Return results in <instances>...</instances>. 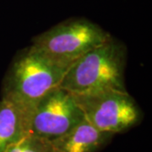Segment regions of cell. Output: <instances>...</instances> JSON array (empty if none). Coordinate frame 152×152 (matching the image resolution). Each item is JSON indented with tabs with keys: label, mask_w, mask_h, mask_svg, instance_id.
Instances as JSON below:
<instances>
[{
	"label": "cell",
	"mask_w": 152,
	"mask_h": 152,
	"mask_svg": "<svg viewBox=\"0 0 152 152\" xmlns=\"http://www.w3.org/2000/svg\"><path fill=\"white\" fill-rule=\"evenodd\" d=\"M66 71L31 47L23 49L15 56L6 74L2 99L19 109L29 127L38 102L48 91L59 86Z\"/></svg>",
	"instance_id": "cell-1"
},
{
	"label": "cell",
	"mask_w": 152,
	"mask_h": 152,
	"mask_svg": "<svg viewBox=\"0 0 152 152\" xmlns=\"http://www.w3.org/2000/svg\"><path fill=\"white\" fill-rule=\"evenodd\" d=\"M127 57L126 46L112 37L75 62L67 69L58 86L73 95L108 90L126 91Z\"/></svg>",
	"instance_id": "cell-2"
},
{
	"label": "cell",
	"mask_w": 152,
	"mask_h": 152,
	"mask_svg": "<svg viewBox=\"0 0 152 152\" xmlns=\"http://www.w3.org/2000/svg\"><path fill=\"white\" fill-rule=\"evenodd\" d=\"M112 37L99 25L86 18H71L32 39L30 46L61 68L68 69L89 51Z\"/></svg>",
	"instance_id": "cell-3"
},
{
	"label": "cell",
	"mask_w": 152,
	"mask_h": 152,
	"mask_svg": "<svg viewBox=\"0 0 152 152\" xmlns=\"http://www.w3.org/2000/svg\"><path fill=\"white\" fill-rule=\"evenodd\" d=\"M73 96L86 119L99 130L113 134L124 133L143 120L142 110L127 91L108 90Z\"/></svg>",
	"instance_id": "cell-4"
},
{
	"label": "cell",
	"mask_w": 152,
	"mask_h": 152,
	"mask_svg": "<svg viewBox=\"0 0 152 152\" xmlns=\"http://www.w3.org/2000/svg\"><path fill=\"white\" fill-rule=\"evenodd\" d=\"M70 92L59 86L51 89L38 102L28 127V134L53 141L85 119Z\"/></svg>",
	"instance_id": "cell-5"
},
{
	"label": "cell",
	"mask_w": 152,
	"mask_h": 152,
	"mask_svg": "<svg viewBox=\"0 0 152 152\" xmlns=\"http://www.w3.org/2000/svg\"><path fill=\"white\" fill-rule=\"evenodd\" d=\"M113 135L99 130L85 118L51 143L54 152H98L109 144Z\"/></svg>",
	"instance_id": "cell-6"
},
{
	"label": "cell",
	"mask_w": 152,
	"mask_h": 152,
	"mask_svg": "<svg viewBox=\"0 0 152 152\" xmlns=\"http://www.w3.org/2000/svg\"><path fill=\"white\" fill-rule=\"evenodd\" d=\"M28 134V124L23 114L15 106L1 99L0 101V152Z\"/></svg>",
	"instance_id": "cell-7"
},
{
	"label": "cell",
	"mask_w": 152,
	"mask_h": 152,
	"mask_svg": "<svg viewBox=\"0 0 152 152\" xmlns=\"http://www.w3.org/2000/svg\"><path fill=\"white\" fill-rule=\"evenodd\" d=\"M5 152H54L52 143L32 134H27L12 145Z\"/></svg>",
	"instance_id": "cell-8"
}]
</instances>
